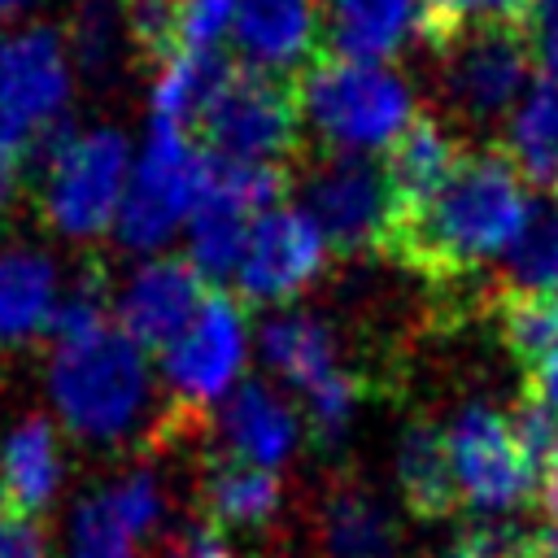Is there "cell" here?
Listing matches in <instances>:
<instances>
[{
	"mask_svg": "<svg viewBox=\"0 0 558 558\" xmlns=\"http://www.w3.org/2000/svg\"><path fill=\"white\" fill-rule=\"evenodd\" d=\"M514 558H558V527L549 523V527L523 532V545H519Z\"/></svg>",
	"mask_w": 558,
	"mask_h": 558,
	"instance_id": "39",
	"label": "cell"
},
{
	"mask_svg": "<svg viewBox=\"0 0 558 558\" xmlns=\"http://www.w3.org/2000/svg\"><path fill=\"white\" fill-rule=\"evenodd\" d=\"M52 401L61 418L87 440H118L140 418L148 392L144 349L122 327H92L57 340L48 366Z\"/></svg>",
	"mask_w": 558,
	"mask_h": 558,
	"instance_id": "4",
	"label": "cell"
},
{
	"mask_svg": "<svg viewBox=\"0 0 558 558\" xmlns=\"http://www.w3.org/2000/svg\"><path fill=\"white\" fill-rule=\"evenodd\" d=\"M131 527L118 519L113 501L100 493V497H87L78 506V519H74V558H135L131 549Z\"/></svg>",
	"mask_w": 558,
	"mask_h": 558,
	"instance_id": "30",
	"label": "cell"
},
{
	"mask_svg": "<svg viewBox=\"0 0 558 558\" xmlns=\"http://www.w3.org/2000/svg\"><path fill=\"white\" fill-rule=\"evenodd\" d=\"M423 9H427V26H423V44H427L458 26H488V22H523L527 26L532 0H423Z\"/></svg>",
	"mask_w": 558,
	"mask_h": 558,
	"instance_id": "31",
	"label": "cell"
},
{
	"mask_svg": "<svg viewBox=\"0 0 558 558\" xmlns=\"http://www.w3.org/2000/svg\"><path fill=\"white\" fill-rule=\"evenodd\" d=\"M532 209L527 179L501 144L462 148L449 179L397 214L384 257L432 288H458L488 262L510 257Z\"/></svg>",
	"mask_w": 558,
	"mask_h": 558,
	"instance_id": "1",
	"label": "cell"
},
{
	"mask_svg": "<svg viewBox=\"0 0 558 558\" xmlns=\"http://www.w3.org/2000/svg\"><path fill=\"white\" fill-rule=\"evenodd\" d=\"M222 440H227V453L257 466H275L288 458L296 440V423H292V410L270 388L244 384L222 405Z\"/></svg>",
	"mask_w": 558,
	"mask_h": 558,
	"instance_id": "19",
	"label": "cell"
},
{
	"mask_svg": "<svg viewBox=\"0 0 558 558\" xmlns=\"http://www.w3.org/2000/svg\"><path fill=\"white\" fill-rule=\"evenodd\" d=\"M445 445L462 510L510 514L541 493L545 453L532 445L519 414H501L493 405H466L445 427Z\"/></svg>",
	"mask_w": 558,
	"mask_h": 558,
	"instance_id": "7",
	"label": "cell"
},
{
	"mask_svg": "<svg viewBox=\"0 0 558 558\" xmlns=\"http://www.w3.org/2000/svg\"><path fill=\"white\" fill-rule=\"evenodd\" d=\"M61 480V453L57 436L44 418L17 423L0 440V510H13L22 519H35Z\"/></svg>",
	"mask_w": 558,
	"mask_h": 558,
	"instance_id": "17",
	"label": "cell"
},
{
	"mask_svg": "<svg viewBox=\"0 0 558 558\" xmlns=\"http://www.w3.org/2000/svg\"><path fill=\"white\" fill-rule=\"evenodd\" d=\"M357 392H362V384L340 371L336 379H327L323 388H314V392L305 397V405H310V427H314L318 440H336V436L349 427L353 405H357Z\"/></svg>",
	"mask_w": 558,
	"mask_h": 558,
	"instance_id": "33",
	"label": "cell"
},
{
	"mask_svg": "<svg viewBox=\"0 0 558 558\" xmlns=\"http://www.w3.org/2000/svg\"><path fill=\"white\" fill-rule=\"evenodd\" d=\"M292 87L301 126L327 153L344 157L388 153L418 118L414 83L388 61H349L323 52L292 78Z\"/></svg>",
	"mask_w": 558,
	"mask_h": 558,
	"instance_id": "2",
	"label": "cell"
},
{
	"mask_svg": "<svg viewBox=\"0 0 558 558\" xmlns=\"http://www.w3.org/2000/svg\"><path fill=\"white\" fill-rule=\"evenodd\" d=\"M397 480H401V497L418 519H449L462 510L458 501V484H453V466H449V445L445 432L427 418H418L397 449Z\"/></svg>",
	"mask_w": 558,
	"mask_h": 558,
	"instance_id": "20",
	"label": "cell"
},
{
	"mask_svg": "<svg viewBox=\"0 0 558 558\" xmlns=\"http://www.w3.org/2000/svg\"><path fill=\"white\" fill-rule=\"evenodd\" d=\"M179 558H231L214 536H192L183 549H179Z\"/></svg>",
	"mask_w": 558,
	"mask_h": 558,
	"instance_id": "41",
	"label": "cell"
},
{
	"mask_svg": "<svg viewBox=\"0 0 558 558\" xmlns=\"http://www.w3.org/2000/svg\"><path fill=\"white\" fill-rule=\"evenodd\" d=\"M510 161L523 170L527 183H554L558 187V83L536 78L532 92L519 100V109L506 122Z\"/></svg>",
	"mask_w": 558,
	"mask_h": 558,
	"instance_id": "24",
	"label": "cell"
},
{
	"mask_svg": "<svg viewBox=\"0 0 558 558\" xmlns=\"http://www.w3.org/2000/svg\"><path fill=\"white\" fill-rule=\"evenodd\" d=\"M201 501L214 527H262L279 510V480L270 466L218 453L205 471Z\"/></svg>",
	"mask_w": 558,
	"mask_h": 558,
	"instance_id": "21",
	"label": "cell"
},
{
	"mask_svg": "<svg viewBox=\"0 0 558 558\" xmlns=\"http://www.w3.org/2000/svg\"><path fill=\"white\" fill-rule=\"evenodd\" d=\"M227 74L222 57H196V52H170L166 61H157L153 74V122H170V126H196L205 100L214 96L218 78Z\"/></svg>",
	"mask_w": 558,
	"mask_h": 558,
	"instance_id": "25",
	"label": "cell"
},
{
	"mask_svg": "<svg viewBox=\"0 0 558 558\" xmlns=\"http://www.w3.org/2000/svg\"><path fill=\"white\" fill-rule=\"evenodd\" d=\"M240 0H179L174 13V52L218 57L222 39H231Z\"/></svg>",
	"mask_w": 558,
	"mask_h": 558,
	"instance_id": "29",
	"label": "cell"
},
{
	"mask_svg": "<svg viewBox=\"0 0 558 558\" xmlns=\"http://www.w3.org/2000/svg\"><path fill=\"white\" fill-rule=\"evenodd\" d=\"M423 0H327L323 44L349 61H392L410 39H423Z\"/></svg>",
	"mask_w": 558,
	"mask_h": 558,
	"instance_id": "15",
	"label": "cell"
},
{
	"mask_svg": "<svg viewBox=\"0 0 558 558\" xmlns=\"http://www.w3.org/2000/svg\"><path fill=\"white\" fill-rule=\"evenodd\" d=\"M458 157H462V144L449 135V126L440 118H432V113H418L410 122V131L384 153V174L392 183L397 214L418 205V201H427L449 179Z\"/></svg>",
	"mask_w": 558,
	"mask_h": 558,
	"instance_id": "18",
	"label": "cell"
},
{
	"mask_svg": "<svg viewBox=\"0 0 558 558\" xmlns=\"http://www.w3.org/2000/svg\"><path fill=\"white\" fill-rule=\"evenodd\" d=\"M436 52V87L445 109L466 126H497L532 92L536 52L523 22L458 26L427 39Z\"/></svg>",
	"mask_w": 558,
	"mask_h": 558,
	"instance_id": "5",
	"label": "cell"
},
{
	"mask_svg": "<svg viewBox=\"0 0 558 558\" xmlns=\"http://www.w3.org/2000/svg\"><path fill=\"white\" fill-rule=\"evenodd\" d=\"M323 541L331 558H397L401 532L371 493L336 488L323 510Z\"/></svg>",
	"mask_w": 558,
	"mask_h": 558,
	"instance_id": "23",
	"label": "cell"
},
{
	"mask_svg": "<svg viewBox=\"0 0 558 558\" xmlns=\"http://www.w3.org/2000/svg\"><path fill=\"white\" fill-rule=\"evenodd\" d=\"M105 497L113 501V510H118V519L131 527V536L153 532L157 519H161V493H157V484H153L144 471H140V475H126V480L113 484Z\"/></svg>",
	"mask_w": 558,
	"mask_h": 558,
	"instance_id": "34",
	"label": "cell"
},
{
	"mask_svg": "<svg viewBox=\"0 0 558 558\" xmlns=\"http://www.w3.org/2000/svg\"><path fill=\"white\" fill-rule=\"evenodd\" d=\"M262 353L266 362L296 388V392H314L327 379L340 375L336 366V340L331 331L310 318V314H279L266 331H262Z\"/></svg>",
	"mask_w": 558,
	"mask_h": 558,
	"instance_id": "22",
	"label": "cell"
},
{
	"mask_svg": "<svg viewBox=\"0 0 558 558\" xmlns=\"http://www.w3.org/2000/svg\"><path fill=\"white\" fill-rule=\"evenodd\" d=\"M497 331H501L506 353L523 371H532L558 344V296L501 288L497 292Z\"/></svg>",
	"mask_w": 558,
	"mask_h": 558,
	"instance_id": "26",
	"label": "cell"
},
{
	"mask_svg": "<svg viewBox=\"0 0 558 558\" xmlns=\"http://www.w3.org/2000/svg\"><path fill=\"white\" fill-rule=\"evenodd\" d=\"M126 44H131V35H126L122 0H83L74 9L70 35H65L74 70H83L92 78H105V74H113Z\"/></svg>",
	"mask_w": 558,
	"mask_h": 558,
	"instance_id": "27",
	"label": "cell"
},
{
	"mask_svg": "<svg viewBox=\"0 0 558 558\" xmlns=\"http://www.w3.org/2000/svg\"><path fill=\"white\" fill-rule=\"evenodd\" d=\"M209 157L187 140L183 126L153 122L140 161L131 166V183L118 209V240L131 248H157L170 231L192 218L205 187Z\"/></svg>",
	"mask_w": 558,
	"mask_h": 558,
	"instance_id": "9",
	"label": "cell"
},
{
	"mask_svg": "<svg viewBox=\"0 0 558 558\" xmlns=\"http://www.w3.org/2000/svg\"><path fill=\"white\" fill-rule=\"evenodd\" d=\"M541 497H545V510H549V523L558 527V436L545 453V471H541Z\"/></svg>",
	"mask_w": 558,
	"mask_h": 558,
	"instance_id": "40",
	"label": "cell"
},
{
	"mask_svg": "<svg viewBox=\"0 0 558 558\" xmlns=\"http://www.w3.org/2000/svg\"><path fill=\"white\" fill-rule=\"evenodd\" d=\"M327 253L331 248L305 209H296V205L266 209L253 222L248 248H244L240 270H235L240 301H253V305L292 301L296 292H305L318 279Z\"/></svg>",
	"mask_w": 558,
	"mask_h": 558,
	"instance_id": "12",
	"label": "cell"
},
{
	"mask_svg": "<svg viewBox=\"0 0 558 558\" xmlns=\"http://www.w3.org/2000/svg\"><path fill=\"white\" fill-rule=\"evenodd\" d=\"M174 13L179 0H122L131 48H140L153 61H166L174 52Z\"/></svg>",
	"mask_w": 558,
	"mask_h": 558,
	"instance_id": "32",
	"label": "cell"
},
{
	"mask_svg": "<svg viewBox=\"0 0 558 558\" xmlns=\"http://www.w3.org/2000/svg\"><path fill=\"white\" fill-rule=\"evenodd\" d=\"M31 0H0V17H13V13H22Z\"/></svg>",
	"mask_w": 558,
	"mask_h": 558,
	"instance_id": "42",
	"label": "cell"
},
{
	"mask_svg": "<svg viewBox=\"0 0 558 558\" xmlns=\"http://www.w3.org/2000/svg\"><path fill=\"white\" fill-rule=\"evenodd\" d=\"M527 527H471L432 558H514Z\"/></svg>",
	"mask_w": 558,
	"mask_h": 558,
	"instance_id": "35",
	"label": "cell"
},
{
	"mask_svg": "<svg viewBox=\"0 0 558 558\" xmlns=\"http://www.w3.org/2000/svg\"><path fill=\"white\" fill-rule=\"evenodd\" d=\"M231 44L248 70L296 78L323 57V4L318 0H240Z\"/></svg>",
	"mask_w": 558,
	"mask_h": 558,
	"instance_id": "14",
	"label": "cell"
},
{
	"mask_svg": "<svg viewBox=\"0 0 558 558\" xmlns=\"http://www.w3.org/2000/svg\"><path fill=\"white\" fill-rule=\"evenodd\" d=\"M248 327L235 296L209 288L187 331L166 349V379L174 392V418H196L214 397L231 388L244 366Z\"/></svg>",
	"mask_w": 558,
	"mask_h": 558,
	"instance_id": "11",
	"label": "cell"
},
{
	"mask_svg": "<svg viewBox=\"0 0 558 558\" xmlns=\"http://www.w3.org/2000/svg\"><path fill=\"white\" fill-rule=\"evenodd\" d=\"M0 558H48L35 519H22L13 510H0Z\"/></svg>",
	"mask_w": 558,
	"mask_h": 558,
	"instance_id": "37",
	"label": "cell"
},
{
	"mask_svg": "<svg viewBox=\"0 0 558 558\" xmlns=\"http://www.w3.org/2000/svg\"><path fill=\"white\" fill-rule=\"evenodd\" d=\"M301 201L331 253H384L397 222V196L375 157L327 153L310 166Z\"/></svg>",
	"mask_w": 558,
	"mask_h": 558,
	"instance_id": "10",
	"label": "cell"
},
{
	"mask_svg": "<svg viewBox=\"0 0 558 558\" xmlns=\"http://www.w3.org/2000/svg\"><path fill=\"white\" fill-rule=\"evenodd\" d=\"M196 131L209 157L240 166H283L301 148V105L296 87L279 74H262L248 65H227L214 96L205 100Z\"/></svg>",
	"mask_w": 558,
	"mask_h": 558,
	"instance_id": "6",
	"label": "cell"
},
{
	"mask_svg": "<svg viewBox=\"0 0 558 558\" xmlns=\"http://www.w3.org/2000/svg\"><path fill=\"white\" fill-rule=\"evenodd\" d=\"M61 305L57 270L35 248H0V349L31 344L52 331Z\"/></svg>",
	"mask_w": 558,
	"mask_h": 558,
	"instance_id": "16",
	"label": "cell"
},
{
	"mask_svg": "<svg viewBox=\"0 0 558 558\" xmlns=\"http://www.w3.org/2000/svg\"><path fill=\"white\" fill-rule=\"evenodd\" d=\"M501 288L514 292H545L558 296V209L536 205L527 218V231L506 257V279Z\"/></svg>",
	"mask_w": 558,
	"mask_h": 558,
	"instance_id": "28",
	"label": "cell"
},
{
	"mask_svg": "<svg viewBox=\"0 0 558 558\" xmlns=\"http://www.w3.org/2000/svg\"><path fill=\"white\" fill-rule=\"evenodd\" d=\"M527 39H532L541 78L558 83V0H532V9H527Z\"/></svg>",
	"mask_w": 558,
	"mask_h": 558,
	"instance_id": "36",
	"label": "cell"
},
{
	"mask_svg": "<svg viewBox=\"0 0 558 558\" xmlns=\"http://www.w3.org/2000/svg\"><path fill=\"white\" fill-rule=\"evenodd\" d=\"M74 61L65 35L22 26L0 35V209L26 183V170L65 135Z\"/></svg>",
	"mask_w": 558,
	"mask_h": 558,
	"instance_id": "3",
	"label": "cell"
},
{
	"mask_svg": "<svg viewBox=\"0 0 558 558\" xmlns=\"http://www.w3.org/2000/svg\"><path fill=\"white\" fill-rule=\"evenodd\" d=\"M131 183V153L122 131H65L39 161V209L65 235H100L118 222Z\"/></svg>",
	"mask_w": 558,
	"mask_h": 558,
	"instance_id": "8",
	"label": "cell"
},
{
	"mask_svg": "<svg viewBox=\"0 0 558 558\" xmlns=\"http://www.w3.org/2000/svg\"><path fill=\"white\" fill-rule=\"evenodd\" d=\"M209 296L205 275L187 257H153L144 262L118 296V327L148 353L170 349L187 323L196 318L201 301Z\"/></svg>",
	"mask_w": 558,
	"mask_h": 558,
	"instance_id": "13",
	"label": "cell"
},
{
	"mask_svg": "<svg viewBox=\"0 0 558 558\" xmlns=\"http://www.w3.org/2000/svg\"><path fill=\"white\" fill-rule=\"evenodd\" d=\"M523 375H527V379H523V397L536 401L545 414L558 418V344H554L532 371H523Z\"/></svg>",
	"mask_w": 558,
	"mask_h": 558,
	"instance_id": "38",
	"label": "cell"
}]
</instances>
